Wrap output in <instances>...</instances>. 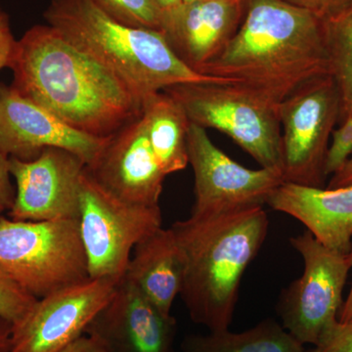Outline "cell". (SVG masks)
<instances>
[{"label":"cell","instance_id":"6da1fadb","mask_svg":"<svg viewBox=\"0 0 352 352\" xmlns=\"http://www.w3.org/2000/svg\"><path fill=\"white\" fill-rule=\"evenodd\" d=\"M12 87L69 126L108 138L142 113L143 97L50 25L17 41Z\"/></svg>","mask_w":352,"mask_h":352},{"label":"cell","instance_id":"7a4b0ae2","mask_svg":"<svg viewBox=\"0 0 352 352\" xmlns=\"http://www.w3.org/2000/svg\"><path fill=\"white\" fill-rule=\"evenodd\" d=\"M199 74L281 103L312 78L330 74L323 22L284 0H249L235 36Z\"/></svg>","mask_w":352,"mask_h":352},{"label":"cell","instance_id":"3957f363","mask_svg":"<svg viewBox=\"0 0 352 352\" xmlns=\"http://www.w3.org/2000/svg\"><path fill=\"white\" fill-rule=\"evenodd\" d=\"M263 207L226 214H191L170 226L185 261L183 302L192 320L210 332L232 321L241 280L268 232Z\"/></svg>","mask_w":352,"mask_h":352},{"label":"cell","instance_id":"277c9868","mask_svg":"<svg viewBox=\"0 0 352 352\" xmlns=\"http://www.w3.org/2000/svg\"><path fill=\"white\" fill-rule=\"evenodd\" d=\"M43 16L143 98L182 83L230 82L197 73L177 57L163 32L118 22L91 0H51Z\"/></svg>","mask_w":352,"mask_h":352},{"label":"cell","instance_id":"5b68a950","mask_svg":"<svg viewBox=\"0 0 352 352\" xmlns=\"http://www.w3.org/2000/svg\"><path fill=\"white\" fill-rule=\"evenodd\" d=\"M163 91L180 104L191 124L226 134L261 168L281 173L280 103L231 82L182 83Z\"/></svg>","mask_w":352,"mask_h":352},{"label":"cell","instance_id":"8992f818","mask_svg":"<svg viewBox=\"0 0 352 352\" xmlns=\"http://www.w3.org/2000/svg\"><path fill=\"white\" fill-rule=\"evenodd\" d=\"M0 266L38 300L89 279L78 220L0 217Z\"/></svg>","mask_w":352,"mask_h":352},{"label":"cell","instance_id":"52a82bcc","mask_svg":"<svg viewBox=\"0 0 352 352\" xmlns=\"http://www.w3.org/2000/svg\"><path fill=\"white\" fill-rule=\"evenodd\" d=\"M80 233L91 279L120 283L132 250L162 228L159 206L133 205L104 188L85 166L80 185Z\"/></svg>","mask_w":352,"mask_h":352},{"label":"cell","instance_id":"ba28073f","mask_svg":"<svg viewBox=\"0 0 352 352\" xmlns=\"http://www.w3.org/2000/svg\"><path fill=\"white\" fill-rule=\"evenodd\" d=\"M284 182L323 188L326 155L340 117L339 88L330 74L305 83L280 103Z\"/></svg>","mask_w":352,"mask_h":352},{"label":"cell","instance_id":"9c48e42d","mask_svg":"<svg viewBox=\"0 0 352 352\" xmlns=\"http://www.w3.org/2000/svg\"><path fill=\"white\" fill-rule=\"evenodd\" d=\"M291 244L302 256L303 272L284 289L278 312L283 327L298 342L315 346L323 331L338 320L351 264L349 254L328 249L307 230L291 238Z\"/></svg>","mask_w":352,"mask_h":352},{"label":"cell","instance_id":"30bf717a","mask_svg":"<svg viewBox=\"0 0 352 352\" xmlns=\"http://www.w3.org/2000/svg\"><path fill=\"white\" fill-rule=\"evenodd\" d=\"M187 152L195 194L191 214H226L263 207L284 182L279 171L250 170L238 164L210 140L207 129L191 122Z\"/></svg>","mask_w":352,"mask_h":352},{"label":"cell","instance_id":"8fae6325","mask_svg":"<svg viewBox=\"0 0 352 352\" xmlns=\"http://www.w3.org/2000/svg\"><path fill=\"white\" fill-rule=\"evenodd\" d=\"M117 285L89 278L38 298L27 316L12 326L10 352L61 351L85 335Z\"/></svg>","mask_w":352,"mask_h":352},{"label":"cell","instance_id":"7c38bea8","mask_svg":"<svg viewBox=\"0 0 352 352\" xmlns=\"http://www.w3.org/2000/svg\"><path fill=\"white\" fill-rule=\"evenodd\" d=\"M85 166L80 157L61 148H46L31 161L9 157V170L17 187L9 217L25 221L78 220Z\"/></svg>","mask_w":352,"mask_h":352},{"label":"cell","instance_id":"4fadbf2b","mask_svg":"<svg viewBox=\"0 0 352 352\" xmlns=\"http://www.w3.org/2000/svg\"><path fill=\"white\" fill-rule=\"evenodd\" d=\"M107 139L78 131L23 96L12 85H0V151L9 157L31 161L46 148H61L90 166Z\"/></svg>","mask_w":352,"mask_h":352},{"label":"cell","instance_id":"5bb4252c","mask_svg":"<svg viewBox=\"0 0 352 352\" xmlns=\"http://www.w3.org/2000/svg\"><path fill=\"white\" fill-rule=\"evenodd\" d=\"M87 168L120 200L147 207L159 206L166 175L150 144L141 116L108 138L95 163Z\"/></svg>","mask_w":352,"mask_h":352},{"label":"cell","instance_id":"9a60e30c","mask_svg":"<svg viewBox=\"0 0 352 352\" xmlns=\"http://www.w3.org/2000/svg\"><path fill=\"white\" fill-rule=\"evenodd\" d=\"M85 333L101 340L110 352H173L176 320L124 278Z\"/></svg>","mask_w":352,"mask_h":352},{"label":"cell","instance_id":"2e32d148","mask_svg":"<svg viewBox=\"0 0 352 352\" xmlns=\"http://www.w3.org/2000/svg\"><path fill=\"white\" fill-rule=\"evenodd\" d=\"M245 6L241 0H197L184 4L164 36L183 63L199 73L235 36Z\"/></svg>","mask_w":352,"mask_h":352},{"label":"cell","instance_id":"e0dca14e","mask_svg":"<svg viewBox=\"0 0 352 352\" xmlns=\"http://www.w3.org/2000/svg\"><path fill=\"white\" fill-rule=\"evenodd\" d=\"M268 206L302 222L322 245L349 254L352 241V185L315 188L283 182Z\"/></svg>","mask_w":352,"mask_h":352},{"label":"cell","instance_id":"ac0fdd59","mask_svg":"<svg viewBox=\"0 0 352 352\" xmlns=\"http://www.w3.org/2000/svg\"><path fill=\"white\" fill-rule=\"evenodd\" d=\"M183 252L170 227H163L134 248L124 279L163 314H171L184 282Z\"/></svg>","mask_w":352,"mask_h":352},{"label":"cell","instance_id":"d6986e66","mask_svg":"<svg viewBox=\"0 0 352 352\" xmlns=\"http://www.w3.org/2000/svg\"><path fill=\"white\" fill-rule=\"evenodd\" d=\"M141 118L164 175L184 170L190 120L180 104L164 91L146 95Z\"/></svg>","mask_w":352,"mask_h":352},{"label":"cell","instance_id":"ffe728a7","mask_svg":"<svg viewBox=\"0 0 352 352\" xmlns=\"http://www.w3.org/2000/svg\"><path fill=\"white\" fill-rule=\"evenodd\" d=\"M182 347L184 352H305L303 344L272 319L241 333L227 329L208 335L189 336Z\"/></svg>","mask_w":352,"mask_h":352},{"label":"cell","instance_id":"44dd1931","mask_svg":"<svg viewBox=\"0 0 352 352\" xmlns=\"http://www.w3.org/2000/svg\"><path fill=\"white\" fill-rule=\"evenodd\" d=\"M330 74L340 96V117L352 112V2L323 21Z\"/></svg>","mask_w":352,"mask_h":352},{"label":"cell","instance_id":"7402d4cb","mask_svg":"<svg viewBox=\"0 0 352 352\" xmlns=\"http://www.w3.org/2000/svg\"><path fill=\"white\" fill-rule=\"evenodd\" d=\"M111 18L131 25L163 32L161 13L154 0H91Z\"/></svg>","mask_w":352,"mask_h":352},{"label":"cell","instance_id":"603a6c76","mask_svg":"<svg viewBox=\"0 0 352 352\" xmlns=\"http://www.w3.org/2000/svg\"><path fill=\"white\" fill-rule=\"evenodd\" d=\"M38 298L25 291L0 266V318L14 326L31 311Z\"/></svg>","mask_w":352,"mask_h":352},{"label":"cell","instance_id":"cb8c5ba5","mask_svg":"<svg viewBox=\"0 0 352 352\" xmlns=\"http://www.w3.org/2000/svg\"><path fill=\"white\" fill-rule=\"evenodd\" d=\"M342 119V124L331 136L324 168L326 177L336 175L352 156V112Z\"/></svg>","mask_w":352,"mask_h":352},{"label":"cell","instance_id":"d4e9b609","mask_svg":"<svg viewBox=\"0 0 352 352\" xmlns=\"http://www.w3.org/2000/svg\"><path fill=\"white\" fill-rule=\"evenodd\" d=\"M308 352H352V322L333 321Z\"/></svg>","mask_w":352,"mask_h":352},{"label":"cell","instance_id":"484cf974","mask_svg":"<svg viewBox=\"0 0 352 352\" xmlns=\"http://www.w3.org/2000/svg\"><path fill=\"white\" fill-rule=\"evenodd\" d=\"M287 3L314 14L323 21L329 19L351 4L352 0H284Z\"/></svg>","mask_w":352,"mask_h":352},{"label":"cell","instance_id":"4316f807","mask_svg":"<svg viewBox=\"0 0 352 352\" xmlns=\"http://www.w3.org/2000/svg\"><path fill=\"white\" fill-rule=\"evenodd\" d=\"M16 43L17 41L11 31L8 17L0 10V71L10 66Z\"/></svg>","mask_w":352,"mask_h":352},{"label":"cell","instance_id":"83f0119b","mask_svg":"<svg viewBox=\"0 0 352 352\" xmlns=\"http://www.w3.org/2000/svg\"><path fill=\"white\" fill-rule=\"evenodd\" d=\"M9 170V156L0 151V217L2 212L10 210L15 199Z\"/></svg>","mask_w":352,"mask_h":352},{"label":"cell","instance_id":"f1b7e54d","mask_svg":"<svg viewBox=\"0 0 352 352\" xmlns=\"http://www.w3.org/2000/svg\"><path fill=\"white\" fill-rule=\"evenodd\" d=\"M154 2L161 13L162 21H163V34H164L175 23L184 3L182 0H154Z\"/></svg>","mask_w":352,"mask_h":352},{"label":"cell","instance_id":"f546056e","mask_svg":"<svg viewBox=\"0 0 352 352\" xmlns=\"http://www.w3.org/2000/svg\"><path fill=\"white\" fill-rule=\"evenodd\" d=\"M58 352H110L105 344L89 335H82Z\"/></svg>","mask_w":352,"mask_h":352},{"label":"cell","instance_id":"4dcf8cb0","mask_svg":"<svg viewBox=\"0 0 352 352\" xmlns=\"http://www.w3.org/2000/svg\"><path fill=\"white\" fill-rule=\"evenodd\" d=\"M351 185H352V156L340 171L331 176L328 188H339V187L351 186Z\"/></svg>","mask_w":352,"mask_h":352},{"label":"cell","instance_id":"1f68e13d","mask_svg":"<svg viewBox=\"0 0 352 352\" xmlns=\"http://www.w3.org/2000/svg\"><path fill=\"white\" fill-rule=\"evenodd\" d=\"M12 325L0 318V352H10Z\"/></svg>","mask_w":352,"mask_h":352},{"label":"cell","instance_id":"d6a6232c","mask_svg":"<svg viewBox=\"0 0 352 352\" xmlns=\"http://www.w3.org/2000/svg\"><path fill=\"white\" fill-rule=\"evenodd\" d=\"M349 258L351 264L352 270V241L351 251L349 252ZM339 321L340 322H352V284L351 289H349V296H347L346 302L342 305V309L340 311Z\"/></svg>","mask_w":352,"mask_h":352},{"label":"cell","instance_id":"836d02e7","mask_svg":"<svg viewBox=\"0 0 352 352\" xmlns=\"http://www.w3.org/2000/svg\"><path fill=\"white\" fill-rule=\"evenodd\" d=\"M183 3L187 4V3H191V2L197 1V0H182Z\"/></svg>","mask_w":352,"mask_h":352},{"label":"cell","instance_id":"e575fe53","mask_svg":"<svg viewBox=\"0 0 352 352\" xmlns=\"http://www.w3.org/2000/svg\"><path fill=\"white\" fill-rule=\"evenodd\" d=\"M241 1H243V2H244V3L247 4L248 1H249V0H241Z\"/></svg>","mask_w":352,"mask_h":352}]
</instances>
